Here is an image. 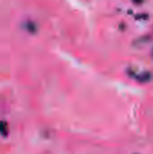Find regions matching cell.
Instances as JSON below:
<instances>
[{
	"label": "cell",
	"instance_id": "6da1fadb",
	"mask_svg": "<svg viewBox=\"0 0 153 154\" xmlns=\"http://www.w3.org/2000/svg\"><path fill=\"white\" fill-rule=\"evenodd\" d=\"M2 125H3V126H2V128H3V127H5V128L6 127V125H5V123H2ZM0 132H1L2 134H5V133H6V131H3V130L1 129V126H0Z\"/></svg>",
	"mask_w": 153,
	"mask_h": 154
}]
</instances>
